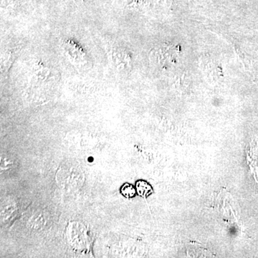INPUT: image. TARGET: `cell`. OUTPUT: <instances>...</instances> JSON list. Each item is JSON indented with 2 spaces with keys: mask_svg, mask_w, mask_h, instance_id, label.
<instances>
[{
  "mask_svg": "<svg viewBox=\"0 0 258 258\" xmlns=\"http://www.w3.org/2000/svg\"><path fill=\"white\" fill-rule=\"evenodd\" d=\"M84 173L79 164L66 161L61 164L56 175L57 184L62 189L76 190L84 183Z\"/></svg>",
  "mask_w": 258,
  "mask_h": 258,
  "instance_id": "obj_1",
  "label": "cell"
},
{
  "mask_svg": "<svg viewBox=\"0 0 258 258\" xmlns=\"http://www.w3.org/2000/svg\"><path fill=\"white\" fill-rule=\"evenodd\" d=\"M120 192L125 198H133L137 192V188L134 187L133 185L125 183L120 188Z\"/></svg>",
  "mask_w": 258,
  "mask_h": 258,
  "instance_id": "obj_5",
  "label": "cell"
},
{
  "mask_svg": "<svg viewBox=\"0 0 258 258\" xmlns=\"http://www.w3.org/2000/svg\"><path fill=\"white\" fill-rule=\"evenodd\" d=\"M15 203L10 199H7L2 203L1 205V219L5 220L10 217V215L15 212Z\"/></svg>",
  "mask_w": 258,
  "mask_h": 258,
  "instance_id": "obj_3",
  "label": "cell"
},
{
  "mask_svg": "<svg viewBox=\"0 0 258 258\" xmlns=\"http://www.w3.org/2000/svg\"><path fill=\"white\" fill-rule=\"evenodd\" d=\"M67 234L70 243L74 248L81 251L88 248L89 238L85 226L81 223L73 222L68 227Z\"/></svg>",
  "mask_w": 258,
  "mask_h": 258,
  "instance_id": "obj_2",
  "label": "cell"
},
{
  "mask_svg": "<svg viewBox=\"0 0 258 258\" xmlns=\"http://www.w3.org/2000/svg\"><path fill=\"white\" fill-rule=\"evenodd\" d=\"M137 191L140 196L147 198L149 195L152 193L153 189L151 185L149 183L146 182L143 180L137 181Z\"/></svg>",
  "mask_w": 258,
  "mask_h": 258,
  "instance_id": "obj_4",
  "label": "cell"
}]
</instances>
